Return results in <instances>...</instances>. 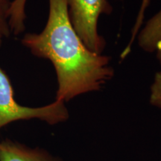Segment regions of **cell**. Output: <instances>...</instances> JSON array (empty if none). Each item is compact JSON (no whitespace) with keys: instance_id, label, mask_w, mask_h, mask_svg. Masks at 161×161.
<instances>
[{"instance_id":"cell-1","label":"cell","mask_w":161,"mask_h":161,"mask_svg":"<svg viewBox=\"0 0 161 161\" xmlns=\"http://www.w3.org/2000/svg\"><path fill=\"white\" fill-rule=\"evenodd\" d=\"M22 44L37 58L50 60L55 70V100L102 90L114 76L111 58L90 51L70 21L67 0H49V16L43 31L28 33Z\"/></svg>"},{"instance_id":"cell-2","label":"cell","mask_w":161,"mask_h":161,"mask_svg":"<svg viewBox=\"0 0 161 161\" xmlns=\"http://www.w3.org/2000/svg\"><path fill=\"white\" fill-rule=\"evenodd\" d=\"M69 110L63 101L55 100L47 105L30 108L19 104L8 76L0 66V130L8 125L20 120L39 119L51 125L66 122Z\"/></svg>"},{"instance_id":"cell-3","label":"cell","mask_w":161,"mask_h":161,"mask_svg":"<svg viewBox=\"0 0 161 161\" xmlns=\"http://www.w3.org/2000/svg\"><path fill=\"white\" fill-rule=\"evenodd\" d=\"M72 25L90 51L103 54L106 40L98 31L101 15H110L113 7L108 0H67Z\"/></svg>"},{"instance_id":"cell-4","label":"cell","mask_w":161,"mask_h":161,"mask_svg":"<svg viewBox=\"0 0 161 161\" xmlns=\"http://www.w3.org/2000/svg\"><path fill=\"white\" fill-rule=\"evenodd\" d=\"M0 161H60L45 150L5 139L0 140Z\"/></svg>"},{"instance_id":"cell-5","label":"cell","mask_w":161,"mask_h":161,"mask_svg":"<svg viewBox=\"0 0 161 161\" xmlns=\"http://www.w3.org/2000/svg\"><path fill=\"white\" fill-rule=\"evenodd\" d=\"M136 38L139 47L154 55L161 66V9L141 28Z\"/></svg>"},{"instance_id":"cell-6","label":"cell","mask_w":161,"mask_h":161,"mask_svg":"<svg viewBox=\"0 0 161 161\" xmlns=\"http://www.w3.org/2000/svg\"><path fill=\"white\" fill-rule=\"evenodd\" d=\"M27 0H13L9 12V26L11 34L19 35L25 31Z\"/></svg>"},{"instance_id":"cell-7","label":"cell","mask_w":161,"mask_h":161,"mask_svg":"<svg viewBox=\"0 0 161 161\" xmlns=\"http://www.w3.org/2000/svg\"><path fill=\"white\" fill-rule=\"evenodd\" d=\"M11 0H0V35L3 37L11 34L9 26V12Z\"/></svg>"},{"instance_id":"cell-8","label":"cell","mask_w":161,"mask_h":161,"mask_svg":"<svg viewBox=\"0 0 161 161\" xmlns=\"http://www.w3.org/2000/svg\"><path fill=\"white\" fill-rule=\"evenodd\" d=\"M149 102L152 106L161 109V71L156 72L151 84Z\"/></svg>"},{"instance_id":"cell-9","label":"cell","mask_w":161,"mask_h":161,"mask_svg":"<svg viewBox=\"0 0 161 161\" xmlns=\"http://www.w3.org/2000/svg\"><path fill=\"white\" fill-rule=\"evenodd\" d=\"M151 0H142V2H141V5L140 10H139V13L131 31V36H130V39L131 40L135 39L138 32L140 31V29L142 28L144 21L145 14H146V10L148 8V6H149Z\"/></svg>"},{"instance_id":"cell-10","label":"cell","mask_w":161,"mask_h":161,"mask_svg":"<svg viewBox=\"0 0 161 161\" xmlns=\"http://www.w3.org/2000/svg\"><path fill=\"white\" fill-rule=\"evenodd\" d=\"M3 37L0 35V46H1L2 43H3Z\"/></svg>"}]
</instances>
